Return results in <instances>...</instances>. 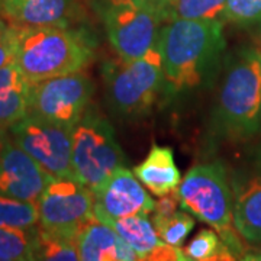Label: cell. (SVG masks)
<instances>
[{
    "label": "cell",
    "mask_w": 261,
    "mask_h": 261,
    "mask_svg": "<svg viewBox=\"0 0 261 261\" xmlns=\"http://www.w3.org/2000/svg\"><path fill=\"white\" fill-rule=\"evenodd\" d=\"M106 96L113 111L122 116H141L151 111L164 87L159 42L141 58L109 60L102 67Z\"/></svg>",
    "instance_id": "5"
},
{
    "label": "cell",
    "mask_w": 261,
    "mask_h": 261,
    "mask_svg": "<svg viewBox=\"0 0 261 261\" xmlns=\"http://www.w3.org/2000/svg\"><path fill=\"white\" fill-rule=\"evenodd\" d=\"M94 193V214L123 218L135 214H152L155 200L148 195L134 171L118 167Z\"/></svg>",
    "instance_id": "12"
},
{
    "label": "cell",
    "mask_w": 261,
    "mask_h": 261,
    "mask_svg": "<svg viewBox=\"0 0 261 261\" xmlns=\"http://www.w3.org/2000/svg\"><path fill=\"white\" fill-rule=\"evenodd\" d=\"M226 42L224 23L173 19L160 29L164 87L168 93L193 90L216 71Z\"/></svg>",
    "instance_id": "1"
},
{
    "label": "cell",
    "mask_w": 261,
    "mask_h": 261,
    "mask_svg": "<svg viewBox=\"0 0 261 261\" xmlns=\"http://www.w3.org/2000/svg\"><path fill=\"white\" fill-rule=\"evenodd\" d=\"M75 247L82 261H135L138 254L108 224L90 218L75 235Z\"/></svg>",
    "instance_id": "14"
},
{
    "label": "cell",
    "mask_w": 261,
    "mask_h": 261,
    "mask_svg": "<svg viewBox=\"0 0 261 261\" xmlns=\"http://www.w3.org/2000/svg\"><path fill=\"white\" fill-rule=\"evenodd\" d=\"M37 205L42 229L74 241L80 228L94 216V193L74 177H51Z\"/></svg>",
    "instance_id": "9"
},
{
    "label": "cell",
    "mask_w": 261,
    "mask_h": 261,
    "mask_svg": "<svg viewBox=\"0 0 261 261\" xmlns=\"http://www.w3.org/2000/svg\"><path fill=\"white\" fill-rule=\"evenodd\" d=\"M12 141L53 177H74L73 129L29 113L10 125Z\"/></svg>",
    "instance_id": "8"
},
{
    "label": "cell",
    "mask_w": 261,
    "mask_h": 261,
    "mask_svg": "<svg viewBox=\"0 0 261 261\" xmlns=\"http://www.w3.org/2000/svg\"><path fill=\"white\" fill-rule=\"evenodd\" d=\"M187 260L192 261H216L237 260L228 245L221 240L219 233L212 229H202L185 248Z\"/></svg>",
    "instance_id": "21"
},
{
    "label": "cell",
    "mask_w": 261,
    "mask_h": 261,
    "mask_svg": "<svg viewBox=\"0 0 261 261\" xmlns=\"http://www.w3.org/2000/svg\"><path fill=\"white\" fill-rule=\"evenodd\" d=\"M132 171L142 186L157 197L176 192L181 183V173L176 164L173 149L157 144L151 147L147 159Z\"/></svg>",
    "instance_id": "16"
},
{
    "label": "cell",
    "mask_w": 261,
    "mask_h": 261,
    "mask_svg": "<svg viewBox=\"0 0 261 261\" xmlns=\"http://www.w3.org/2000/svg\"><path fill=\"white\" fill-rule=\"evenodd\" d=\"M79 12V0H0V18L13 25L68 27Z\"/></svg>",
    "instance_id": "13"
},
{
    "label": "cell",
    "mask_w": 261,
    "mask_h": 261,
    "mask_svg": "<svg viewBox=\"0 0 261 261\" xmlns=\"http://www.w3.org/2000/svg\"><path fill=\"white\" fill-rule=\"evenodd\" d=\"M257 163H258V167L261 168V145L258 148V155H257Z\"/></svg>",
    "instance_id": "31"
},
{
    "label": "cell",
    "mask_w": 261,
    "mask_h": 261,
    "mask_svg": "<svg viewBox=\"0 0 261 261\" xmlns=\"http://www.w3.org/2000/svg\"><path fill=\"white\" fill-rule=\"evenodd\" d=\"M232 218L241 238L250 244H261V176L233 183Z\"/></svg>",
    "instance_id": "15"
},
{
    "label": "cell",
    "mask_w": 261,
    "mask_h": 261,
    "mask_svg": "<svg viewBox=\"0 0 261 261\" xmlns=\"http://www.w3.org/2000/svg\"><path fill=\"white\" fill-rule=\"evenodd\" d=\"M94 216L109 225L138 254L140 260H145L149 252L163 241L147 214H135L123 218H112L103 214H94Z\"/></svg>",
    "instance_id": "18"
},
{
    "label": "cell",
    "mask_w": 261,
    "mask_h": 261,
    "mask_svg": "<svg viewBox=\"0 0 261 261\" xmlns=\"http://www.w3.org/2000/svg\"><path fill=\"white\" fill-rule=\"evenodd\" d=\"M51 177L13 141L0 145V196L38 202Z\"/></svg>",
    "instance_id": "11"
},
{
    "label": "cell",
    "mask_w": 261,
    "mask_h": 261,
    "mask_svg": "<svg viewBox=\"0 0 261 261\" xmlns=\"http://www.w3.org/2000/svg\"><path fill=\"white\" fill-rule=\"evenodd\" d=\"M255 49H257V53H258L261 60V29L260 32H258V35H257V39H255Z\"/></svg>",
    "instance_id": "30"
},
{
    "label": "cell",
    "mask_w": 261,
    "mask_h": 261,
    "mask_svg": "<svg viewBox=\"0 0 261 261\" xmlns=\"http://www.w3.org/2000/svg\"><path fill=\"white\" fill-rule=\"evenodd\" d=\"M226 0H171L167 10V19L211 20L222 22L225 18Z\"/></svg>",
    "instance_id": "20"
},
{
    "label": "cell",
    "mask_w": 261,
    "mask_h": 261,
    "mask_svg": "<svg viewBox=\"0 0 261 261\" xmlns=\"http://www.w3.org/2000/svg\"><path fill=\"white\" fill-rule=\"evenodd\" d=\"M152 224H154V228L159 233V237L164 243L180 247L181 244H185L187 237L193 231L196 222L193 216L189 212L177 211L176 214L167 219L152 222Z\"/></svg>",
    "instance_id": "24"
},
{
    "label": "cell",
    "mask_w": 261,
    "mask_h": 261,
    "mask_svg": "<svg viewBox=\"0 0 261 261\" xmlns=\"http://www.w3.org/2000/svg\"><path fill=\"white\" fill-rule=\"evenodd\" d=\"M121 166H125V155L111 122L87 108L73 129L74 178L96 190Z\"/></svg>",
    "instance_id": "6"
},
{
    "label": "cell",
    "mask_w": 261,
    "mask_h": 261,
    "mask_svg": "<svg viewBox=\"0 0 261 261\" xmlns=\"http://www.w3.org/2000/svg\"><path fill=\"white\" fill-rule=\"evenodd\" d=\"M37 202H23L0 196V226L29 228L38 224Z\"/></svg>",
    "instance_id": "23"
},
{
    "label": "cell",
    "mask_w": 261,
    "mask_h": 261,
    "mask_svg": "<svg viewBox=\"0 0 261 261\" xmlns=\"http://www.w3.org/2000/svg\"><path fill=\"white\" fill-rule=\"evenodd\" d=\"M183 211L211 225L237 258H245L241 235L233 226L232 192L221 163L197 164L177 187Z\"/></svg>",
    "instance_id": "4"
},
{
    "label": "cell",
    "mask_w": 261,
    "mask_h": 261,
    "mask_svg": "<svg viewBox=\"0 0 261 261\" xmlns=\"http://www.w3.org/2000/svg\"><path fill=\"white\" fill-rule=\"evenodd\" d=\"M31 87L13 61L0 67V126H10L29 115Z\"/></svg>",
    "instance_id": "17"
},
{
    "label": "cell",
    "mask_w": 261,
    "mask_h": 261,
    "mask_svg": "<svg viewBox=\"0 0 261 261\" xmlns=\"http://www.w3.org/2000/svg\"><path fill=\"white\" fill-rule=\"evenodd\" d=\"M35 260L75 261L80 260L75 243L71 238L54 232H48L38 226Z\"/></svg>",
    "instance_id": "22"
},
{
    "label": "cell",
    "mask_w": 261,
    "mask_h": 261,
    "mask_svg": "<svg viewBox=\"0 0 261 261\" xmlns=\"http://www.w3.org/2000/svg\"><path fill=\"white\" fill-rule=\"evenodd\" d=\"M135 2H138L142 6H145V8L155 10L157 13H160L163 16L164 20L167 19V10L168 6H170V0H135Z\"/></svg>",
    "instance_id": "29"
},
{
    "label": "cell",
    "mask_w": 261,
    "mask_h": 261,
    "mask_svg": "<svg viewBox=\"0 0 261 261\" xmlns=\"http://www.w3.org/2000/svg\"><path fill=\"white\" fill-rule=\"evenodd\" d=\"M38 228L0 226V261L35 260Z\"/></svg>",
    "instance_id": "19"
},
{
    "label": "cell",
    "mask_w": 261,
    "mask_h": 261,
    "mask_svg": "<svg viewBox=\"0 0 261 261\" xmlns=\"http://www.w3.org/2000/svg\"><path fill=\"white\" fill-rule=\"evenodd\" d=\"M106 35L119 58L132 61L157 45L163 16L135 0H99Z\"/></svg>",
    "instance_id": "7"
},
{
    "label": "cell",
    "mask_w": 261,
    "mask_h": 261,
    "mask_svg": "<svg viewBox=\"0 0 261 261\" xmlns=\"http://www.w3.org/2000/svg\"><path fill=\"white\" fill-rule=\"evenodd\" d=\"M94 86L82 71L32 83L29 113L74 128L87 111Z\"/></svg>",
    "instance_id": "10"
},
{
    "label": "cell",
    "mask_w": 261,
    "mask_h": 261,
    "mask_svg": "<svg viewBox=\"0 0 261 261\" xmlns=\"http://www.w3.org/2000/svg\"><path fill=\"white\" fill-rule=\"evenodd\" d=\"M145 260L149 261H187L186 255H185V252L181 251L178 247L176 245H171V244L164 243V241H161V243L152 250V251L149 252L148 255H147V258Z\"/></svg>",
    "instance_id": "27"
},
{
    "label": "cell",
    "mask_w": 261,
    "mask_h": 261,
    "mask_svg": "<svg viewBox=\"0 0 261 261\" xmlns=\"http://www.w3.org/2000/svg\"><path fill=\"white\" fill-rule=\"evenodd\" d=\"M254 254H257V255H261V251L260 252H254Z\"/></svg>",
    "instance_id": "32"
},
{
    "label": "cell",
    "mask_w": 261,
    "mask_h": 261,
    "mask_svg": "<svg viewBox=\"0 0 261 261\" xmlns=\"http://www.w3.org/2000/svg\"><path fill=\"white\" fill-rule=\"evenodd\" d=\"M13 61V35L12 25L0 19V67Z\"/></svg>",
    "instance_id": "28"
},
{
    "label": "cell",
    "mask_w": 261,
    "mask_h": 261,
    "mask_svg": "<svg viewBox=\"0 0 261 261\" xmlns=\"http://www.w3.org/2000/svg\"><path fill=\"white\" fill-rule=\"evenodd\" d=\"M215 130L247 140L261 128V60L255 48L237 51L226 65L214 109Z\"/></svg>",
    "instance_id": "3"
},
{
    "label": "cell",
    "mask_w": 261,
    "mask_h": 261,
    "mask_svg": "<svg viewBox=\"0 0 261 261\" xmlns=\"http://www.w3.org/2000/svg\"><path fill=\"white\" fill-rule=\"evenodd\" d=\"M170 2H171V0H170Z\"/></svg>",
    "instance_id": "33"
},
{
    "label": "cell",
    "mask_w": 261,
    "mask_h": 261,
    "mask_svg": "<svg viewBox=\"0 0 261 261\" xmlns=\"http://www.w3.org/2000/svg\"><path fill=\"white\" fill-rule=\"evenodd\" d=\"M12 25L13 63L31 83L82 71L93 58L90 37L68 27Z\"/></svg>",
    "instance_id": "2"
},
{
    "label": "cell",
    "mask_w": 261,
    "mask_h": 261,
    "mask_svg": "<svg viewBox=\"0 0 261 261\" xmlns=\"http://www.w3.org/2000/svg\"><path fill=\"white\" fill-rule=\"evenodd\" d=\"M225 18L238 25L261 22V0H226Z\"/></svg>",
    "instance_id": "25"
},
{
    "label": "cell",
    "mask_w": 261,
    "mask_h": 261,
    "mask_svg": "<svg viewBox=\"0 0 261 261\" xmlns=\"http://www.w3.org/2000/svg\"><path fill=\"white\" fill-rule=\"evenodd\" d=\"M180 206V200H178L177 190L171 192L168 195L160 196L159 202H155L154 211H152V222H159V221H164L170 216L176 214Z\"/></svg>",
    "instance_id": "26"
}]
</instances>
